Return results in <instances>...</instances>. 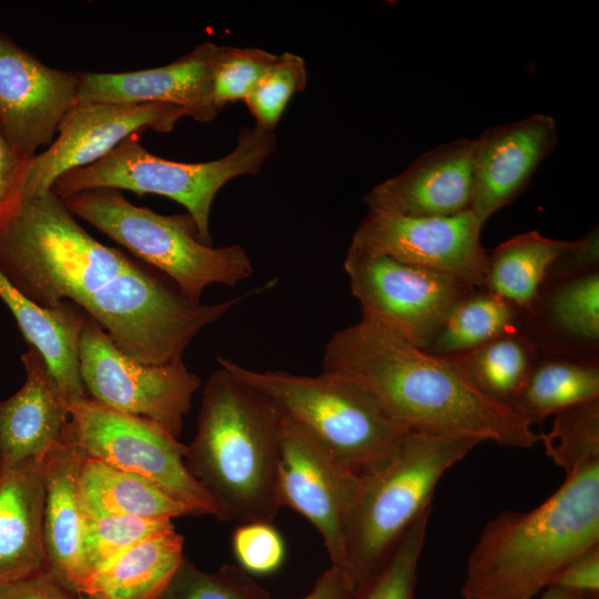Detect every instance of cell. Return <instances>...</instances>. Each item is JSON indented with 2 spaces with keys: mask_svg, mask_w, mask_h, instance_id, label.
I'll list each match as a JSON object with an SVG mask.
<instances>
[{
  "mask_svg": "<svg viewBox=\"0 0 599 599\" xmlns=\"http://www.w3.org/2000/svg\"><path fill=\"white\" fill-rule=\"evenodd\" d=\"M0 272L43 307L73 303L146 364L182 359L202 328L261 290L193 303L151 267L93 238L51 191L24 202L0 229Z\"/></svg>",
  "mask_w": 599,
  "mask_h": 599,
  "instance_id": "obj_1",
  "label": "cell"
},
{
  "mask_svg": "<svg viewBox=\"0 0 599 599\" xmlns=\"http://www.w3.org/2000/svg\"><path fill=\"white\" fill-rule=\"evenodd\" d=\"M323 372L353 380L410 432L531 448L540 434L508 405L476 389L449 357L433 355L361 319L326 344Z\"/></svg>",
  "mask_w": 599,
  "mask_h": 599,
  "instance_id": "obj_2",
  "label": "cell"
},
{
  "mask_svg": "<svg viewBox=\"0 0 599 599\" xmlns=\"http://www.w3.org/2000/svg\"><path fill=\"white\" fill-rule=\"evenodd\" d=\"M599 545V458L566 478L529 511L504 510L473 547L463 599H532L573 558Z\"/></svg>",
  "mask_w": 599,
  "mask_h": 599,
  "instance_id": "obj_3",
  "label": "cell"
},
{
  "mask_svg": "<svg viewBox=\"0 0 599 599\" xmlns=\"http://www.w3.org/2000/svg\"><path fill=\"white\" fill-rule=\"evenodd\" d=\"M271 398L220 366L207 379L185 464L216 504V518L273 524L278 500L281 422Z\"/></svg>",
  "mask_w": 599,
  "mask_h": 599,
  "instance_id": "obj_4",
  "label": "cell"
},
{
  "mask_svg": "<svg viewBox=\"0 0 599 599\" xmlns=\"http://www.w3.org/2000/svg\"><path fill=\"white\" fill-rule=\"evenodd\" d=\"M480 441L471 437L408 432L379 466L361 474L345 518L348 580L355 589L386 559L427 509L444 474Z\"/></svg>",
  "mask_w": 599,
  "mask_h": 599,
  "instance_id": "obj_5",
  "label": "cell"
},
{
  "mask_svg": "<svg viewBox=\"0 0 599 599\" xmlns=\"http://www.w3.org/2000/svg\"><path fill=\"white\" fill-rule=\"evenodd\" d=\"M67 210L164 273L191 302L212 284L235 286L253 274L246 251L202 243L186 214L162 215L126 200L115 189H94L62 199Z\"/></svg>",
  "mask_w": 599,
  "mask_h": 599,
  "instance_id": "obj_6",
  "label": "cell"
},
{
  "mask_svg": "<svg viewBox=\"0 0 599 599\" xmlns=\"http://www.w3.org/2000/svg\"><path fill=\"white\" fill-rule=\"evenodd\" d=\"M141 135L132 134L99 161L60 175L50 191L61 200L94 189L163 195L183 205L202 243L213 245L210 214L215 195L230 180L255 175L276 146L274 131L254 124L241 131L227 155L184 163L150 153L142 146Z\"/></svg>",
  "mask_w": 599,
  "mask_h": 599,
  "instance_id": "obj_7",
  "label": "cell"
},
{
  "mask_svg": "<svg viewBox=\"0 0 599 599\" xmlns=\"http://www.w3.org/2000/svg\"><path fill=\"white\" fill-rule=\"evenodd\" d=\"M219 364L271 398L358 475L384 463L410 432L390 418L369 393L343 376L258 372L224 357Z\"/></svg>",
  "mask_w": 599,
  "mask_h": 599,
  "instance_id": "obj_8",
  "label": "cell"
},
{
  "mask_svg": "<svg viewBox=\"0 0 599 599\" xmlns=\"http://www.w3.org/2000/svg\"><path fill=\"white\" fill-rule=\"evenodd\" d=\"M69 427L87 456L138 474L184 504L216 516V504L185 464L187 446L160 425L108 407L90 396L69 404Z\"/></svg>",
  "mask_w": 599,
  "mask_h": 599,
  "instance_id": "obj_9",
  "label": "cell"
},
{
  "mask_svg": "<svg viewBox=\"0 0 599 599\" xmlns=\"http://www.w3.org/2000/svg\"><path fill=\"white\" fill-rule=\"evenodd\" d=\"M80 375L91 398L149 419L176 438L201 385L182 359L146 364L129 356L87 314L80 341Z\"/></svg>",
  "mask_w": 599,
  "mask_h": 599,
  "instance_id": "obj_10",
  "label": "cell"
},
{
  "mask_svg": "<svg viewBox=\"0 0 599 599\" xmlns=\"http://www.w3.org/2000/svg\"><path fill=\"white\" fill-rule=\"evenodd\" d=\"M344 270L363 321L427 351L470 291L439 273L380 255L347 252Z\"/></svg>",
  "mask_w": 599,
  "mask_h": 599,
  "instance_id": "obj_11",
  "label": "cell"
},
{
  "mask_svg": "<svg viewBox=\"0 0 599 599\" xmlns=\"http://www.w3.org/2000/svg\"><path fill=\"white\" fill-rule=\"evenodd\" d=\"M481 227L470 210L433 217L368 210L348 251L386 256L478 290L485 286L488 266V253L480 243Z\"/></svg>",
  "mask_w": 599,
  "mask_h": 599,
  "instance_id": "obj_12",
  "label": "cell"
},
{
  "mask_svg": "<svg viewBox=\"0 0 599 599\" xmlns=\"http://www.w3.org/2000/svg\"><path fill=\"white\" fill-rule=\"evenodd\" d=\"M359 485L361 475L283 412L278 466L280 505L294 509L316 528L332 566L339 569L347 579L344 524Z\"/></svg>",
  "mask_w": 599,
  "mask_h": 599,
  "instance_id": "obj_13",
  "label": "cell"
},
{
  "mask_svg": "<svg viewBox=\"0 0 599 599\" xmlns=\"http://www.w3.org/2000/svg\"><path fill=\"white\" fill-rule=\"evenodd\" d=\"M185 109L171 104H75L58 126V138L29 164L23 203L50 191L62 174L90 165L132 134L170 132Z\"/></svg>",
  "mask_w": 599,
  "mask_h": 599,
  "instance_id": "obj_14",
  "label": "cell"
},
{
  "mask_svg": "<svg viewBox=\"0 0 599 599\" xmlns=\"http://www.w3.org/2000/svg\"><path fill=\"white\" fill-rule=\"evenodd\" d=\"M79 73L53 69L0 34V129L29 158L77 104Z\"/></svg>",
  "mask_w": 599,
  "mask_h": 599,
  "instance_id": "obj_15",
  "label": "cell"
},
{
  "mask_svg": "<svg viewBox=\"0 0 599 599\" xmlns=\"http://www.w3.org/2000/svg\"><path fill=\"white\" fill-rule=\"evenodd\" d=\"M223 45L203 42L175 61L120 73H79L77 104H171L189 116L210 122L220 112L213 97V73Z\"/></svg>",
  "mask_w": 599,
  "mask_h": 599,
  "instance_id": "obj_16",
  "label": "cell"
},
{
  "mask_svg": "<svg viewBox=\"0 0 599 599\" xmlns=\"http://www.w3.org/2000/svg\"><path fill=\"white\" fill-rule=\"evenodd\" d=\"M475 141L469 210L484 225L526 190L558 141L557 125L552 116L536 113L489 128Z\"/></svg>",
  "mask_w": 599,
  "mask_h": 599,
  "instance_id": "obj_17",
  "label": "cell"
},
{
  "mask_svg": "<svg viewBox=\"0 0 599 599\" xmlns=\"http://www.w3.org/2000/svg\"><path fill=\"white\" fill-rule=\"evenodd\" d=\"M475 139H457L418 156L403 173L373 187L368 210L409 217L449 216L469 210Z\"/></svg>",
  "mask_w": 599,
  "mask_h": 599,
  "instance_id": "obj_18",
  "label": "cell"
},
{
  "mask_svg": "<svg viewBox=\"0 0 599 599\" xmlns=\"http://www.w3.org/2000/svg\"><path fill=\"white\" fill-rule=\"evenodd\" d=\"M520 332L540 355L598 358L599 266L549 272Z\"/></svg>",
  "mask_w": 599,
  "mask_h": 599,
  "instance_id": "obj_19",
  "label": "cell"
},
{
  "mask_svg": "<svg viewBox=\"0 0 599 599\" xmlns=\"http://www.w3.org/2000/svg\"><path fill=\"white\" fill-rule=\"evenodd\" d=\"M87 454L69 423L44 456L43 544L48 570L77 592L84 580L82 540L85 514L80 474Z\"/></svg>",
  "mask_w": 599,
  "mask_h": 599,
  "instance_id": "obj_20",
  "label": "cell"
},
{
  "mask_svg": "<svg viewBox=\"0 0 599 599\" xmlns=\"http://www.w3.org/2000/svg\"><path fill=\"white\" fill-rule=\"evenodd\" d=\"M21 359L26 382L0 402V466L44 457L60 440L70 419V403L41 354L30 347Z\"/></svg>",
  "mask_w": 599,
  "mask_h": 599,
  "instance_id": "obj_21",
  "label": "cell"
},
{
  "mask_svg": "<svg viewBox=\"0 0 599 599\" xmlns=\"http://www.w3.org/2000/svg\"><path fill=\"white\" fill-rule=\"evenodd\" d=\"M43 461L44 457L0 466V583L48 569Z\"/></svg>",
  "mask_w": 599,
  "mask_h": 599,
  "instance_id": "obj_22",
  "label": "cell"
},
{
  "mask_svg": "<svg viewBox=\"0 0 599 599\" xmlns=\"http://www.w3.org/2000/svg\"><path fill=\"white\" fill-rule=\"evenodd\" d=\"M0 298L30 347L43 357L70 402L89 396L80 375V341L85 313L69 301L43 307L20 293L0 272Z\"/></svg>",
  "mask_w": 599,
  "mask_h": 599,
  "instance_id": "obj_23",
  "label": "cell"
},
{
  "mask_svg": "<svg viewBox=\"0 0 599 599\" xmlns=\"http://www.w3.org/2000/svg\"><path fill=\"white\" fill-rule=\"evenodd\" d=\"M183 544L174 527L153 534L108 561L77 593L99 599H159L185 558Z\"/></svg>",
  "mask_w": 599,
  "mask_h": 599,
  "instance_id": "obj_24",
  "label": "cell"
},
{
  "mask_svg": "<svg viewBox=\"0 0 599 599\" xmlns=\"http://www.w3.org/2000/svg\"><path fill=\"white\" fill-rule=\"evenodd\" d=\"M80 494L85 515H128L170 519L193 515L189 507L153 481L134 473L87 457L80 474Z\"/></svg>",
  "mask_w": 599,
  "mask_h": 599,
  "instance_id": "obj_25",
  "label": "cell"
},
{
  "mask_svg": "<svg viewBox=\"0 0 599 599\" xmlns=\"http://www.w3.org/2000/svg\"><path fill=\"white\" fill-rule=\"evenodd\" d=\"M598 398V358L539 354L510 408L532 425L565 408Z\"/></svg>",
  "mask_w": 599,
  "mask_h": 599,
  "instance_id": "obj_26",
  "label": "cell"
},
{
  "mask_svg": "<svg viewBox=\"0 0 599 599\" xmlns=\"http://www.w3.org/2000/svg\"><path fill=\"white\" fill-rule=\"evenodd\" d=\"M572 242L546 237L537 231L505 241L488 254L484 288L527 312L549 268Z\"/></svg>",
  "mask_w": 599,
  "mask_h": 599,
  "instance_id": "obj_27",
  "label": "cell"
},
{
  "mask_svg": "<svg viewBox=\"0 0 599 599\" xmlns=\"http://www.w3.org/2000/svg\"><path fill=\"white\" fill-rule=\"evenodd\" d=\"M538 357L536 345L516 331L449 358L476 389L510 407Z\"/></svg>",
  "mask_w": 599,
  "mask_h": 599,
  "instance_id": "obj_28",
  "label": "cell"
},
{
  "mask_svg": "<svg viewBox=\"0 0 599 599\" xmlns=\"http://www.w3.org/2000/svg\"><path fill=\"white\" fill-rule=\"evenodd\" d=\"M522 312L486 288L468 292L453 308L440 333L426 351L455 357L505 334L520 331Z\"/></svg>",
  "mask_w": 599,
  "mask_h": 599,
  "instance_id": "obj_29",
  "label": "cell"
},
{
  "mask_svg": "<svg viewBox=\"0 0 599 599\" xmlns=\"http://www.w3.org/2000/svg\"><path fill=\"white\" fill-rule=\"evenodd\" d=\"M430 511L415 520L376 571L355 589L353 599H415Z\"/></svg>",
  "mask_w": 599,
  "mask_h": 599,
  "instance_id": "obj_30",
  "label": "cell"
},
{
  "mask_svg": "<svg viewBox=\"0 0 599 599\" xmlns=\"http://www.w3.org/2000/svg\"><path fill=\"white\" fill-rule=\"evenodd\" d=\"M173 527L170 519L85 515L82 540L83 582L123 550L153 534Z\"/></svg>",
  "mask_w": 599,
  "mask_h": 599,
  "instance_id": "obj_31",
  "label": "cell"
},
{
  "mask_svg": "<svg viewBox=\"0 0 599 599\" xmlns=\"http://www.w3.org/2000/svg\"><path fill=\"white\" fill-rule=\"evenodd\" d=\"M547 455L566 470L599 458V398L555 414L551 429L540 435Z\"/></svg>",
  "mask_w": 599,
  "mask_h": 599,
  "instance_id": "obj_32",
  "label": "cell"
},
{
  "mask_svg": "<svg viewBox=\"0 0 599 599\" xmlns=\"http://www.w3.org/2000/svg\"><path fill=\"white\" fill-rule=\"evenodd\" d=\"M159 599H270V595L241 567L223 565L207 573L184 558Z\"/></svg>",
  "mask_w": 599,
  "mask_h": 599,
  "instance_id": "obj_33",
  "label": "cell"
},
{
  "mask_svg": "<svg viewBox=\"0 0 599 599\" xmlns=\"http://www.w3.org/2000/svg\"><path fill=\"white\" fill-rule=\"evenodd\" d=\"M307 83V70L302 57L284 52L244 100L255 124L274 131L292 97Z\"/></svg>",
  "mask_w": 599,
  "mask_h": 599,
  "instance_id": "obj_34",
  "label": "cell"
},
{
  "mask_svg": "<svg viewBox=\"0 0 599 599\" xmlns=\"http://www.w3.org/2000/svg\"><path fill=\"white\" fill-rule=\"evenodd\" d=\"M277 54L258 48L222 47L213 73V97L217 109L245 100L268 71Z\"/></svg>",
  "mask_w": 599,
  "mask_h": 599,
  "instance_id": "obj_35",
  "label": "cell"
},
{
  "mask_svg": "<svg viewBox=\"0 0 599 599\" xmlns=\"http://www.w3.org/2000/svg\"><path fill=\"white\" fill-rule=\"evenodd\" d=\"M233 552L242 569L252 573H270L284 561L285 545L273 524L237 525L232 535Z\"/></svg>",
  "mask_w": 599,
  "mask_h": 599,
  "instance_id": "obj_36",
  "label": "cell"
},
{
  "mask_svg": "<svg viewBox=\"0 0 599 599\" xmlns=\"http://www.w3.org/2000/svg\"><path fill=\"white\" fill-rule=\"evenodd\" d=\"M32 158L14 148L0 129V229L21 209Z\"/></svg>",
  "mask_w": 599,
  "mask_h": 599,
  "instance_id": "obj_37",
  "label": "cell"
},
{
  "mask_svg": "<svg viewBox=\"0 0 599 599\" xmlns=\"http://www.w3.org/2000/svg\"><path fill=\"white\" fill-rule=\"evenodd\" d=\"M549 586L582 595H599V545L569 561Z\"/></svg>",
  "mask_w": 599,
  "mask_h": 599,
  "instance_id": "obj_38",
  "label": "cell"
},
{
  "mask_svg": "<svg viewBox=\"0 0 599 599\" xmlns=\"http://www.w3.org/2000/svg\"><path fill=\"white\" fill-rule=\"evenodd\" d=\"M0 599H79L48 569L32 576L0 583Z\"/></svg>",
  "mask_w": 599,
  "mask_h": 599,
  "instance_id": "obj_39",
  "label": "cell"
},
{
  "mask_svg": "<svg viewBox=\"0 0 599 599\" xmlns=\"http://www.w3.org/2000/svg\"><path fill=\"white\" fill-rule=\"evenodd\" d=\"M354 589L347 577L331 566L316 580L312 590L302 599H353Z\"/></svg>",
  "mask_w": 599,
  "mask_h": 599,
  "instance_id": "obj_40",
  "label": "cell"
},
{
  "mask_svg": "<svg viewBox=\"0 0 599 599\" xmlns=\"http://www.w3.org/2000/svg\"><path fill=\"white\" fill-rule=\"evenodd\" d=\"M585 595L549 586L539 599H583Z\"/></svg>",
  "mask_w": 599,
  "mask_h": 599,
  "instance_id": "obj_41",
  "label": "cell"
},
{
  "mask_svg": "<svg viewBox=\"0 0 599 599\" xmlns=\"http://www.w3.org/2000/svg\"><path fill=\"white\" fill-rule=\"evenodd\" d=\"M583 599H599V595H585Z\"/></svg>",
  "mask_w": 599,
  "mask_h": 599,
  "instance_id": "obj_42",
  "label": "cell"
},
{
  "mask_svg": "<svg viewBox=\"0 0 599 599\" xmlns=\"http://www.w3.org/2000/svg\"><path fill=\"white\" fill-rule=\"evenodd\" d=\"M77 593V592H75ZM79 599H99V598H94V597H90V596H84V595H80V593H77Z\"/></svg>",
  "mask_w": 599,
  "mask_h": 599,
  "instance_id": "obj_43",
  "label": "cell"
}]
</instances>
